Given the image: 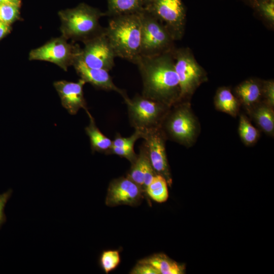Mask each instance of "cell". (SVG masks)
Here are the masks:
<instances>
[{
    "instance_id": "1",
    "label": "cell",
    "mask_w": 274,
    "mask_h": 274,
    "mask_svg": "<svg viewBox=\"0 0 274 274\" xmlns=\"http://www.w3.org/2000/svg\"><path fill=\"white\" fill-rule=\"evenodd\" d=\"M173 51L154 56H141L135 63L143 82L142 95L169 108L179 102L180 93Z\"/></svg>"
},
{
    "instance_id": "2",
    "label": "cell",
    "mask_w": 274,
    "mask_h": 274,
    "mask_svg": "<svg viewBox=\"0 0 274 274\" xmlns=\"http://www.w3.org/2000/svg\"><path fill=\"white\" fill-rule=\"evenodd\" d=\"M105 28L116 56L135 64L141 56V12L111 17Z\"/></svg>"
},
{
    "instance_id": "3",
    "label": "cell",
    "mask_w": 274,
    "mask_h": 274,
    "mask_svg": "<svg viewBox=\"0 0 274 274\" xmlns=\"http://www.w3.org/2000/svg\"><path fill=\"white\" fill-rule=\"evenodd\" d=\"M58 15L61 36L66 40L83 43L105 31L99 20L106 13L87 4H80L74 8L61 11Z\"/></svg>"
},
{
    "instance_id": "4",
    "label": "cell",
    "mask_w": 274,
    "mask_h": 274,
    "mask_svg": "<svg viewBox=\"0 0 274 274\" xmlns=\"http://www.w3.org/2000/svg\"><path fill=\"white\" fill-rule=\"evenodd\" d=\"M127 106L129 122L134 130L143 136L161 127L162 123L170 108L136 94L132 98L124 101Z\"/></svg>"
},
{
    "instance_id": "5",
    "label": "cell",
    "mask_w": 274,
    "mask_h": 274,
    "mask_svg": "<svg viewBox=\"0 0 274 274\" xmlns=\"http://www.w3.org/2000/svg\"><path fill=\"white\" fill-rule=\"evenodd\" d=\"M173 56L180 89L179 102L183 101L207 80V73L188 47L175 48Z\"/></svg>"
},
{
    "instance_id": "6",
    "label": "cell",
    "mask_w": 274,
    "mask_h": 274,
    "mask_svg": "<svg viewBox=\"0 0 274 274\" xmlns=\"http://www.w3.org/2000/svg\"><path fill=\"white\" fill-rule=\"evenodd\" d=\"M141 56H154L173 51L175 41L165 25L145 8L141 11Z\"/></svg>"
},
{
    "instance_id": "7",
    "label": "cell",
    "mask_w": 274,
    "mask_h": 274,
    "mask_svg": "<svg viewBox=\"0 0 274 274\" xmlns=\"http://www.w3.org/2000/svg\"><path fill=\"white\" fill-rule=\"evenodd\" d=\"M173 107L174 108L172 110L169 109L160 128L166 138L169 137L188 145L193 141L196 133L195 119L186 103L178 102Z\"/></svg>"
},
{
    "instance_id": "8",
    "label": "cell",
    "mask_w": 274,
    "mask_h": 274,
    "mask_svg": "<svg viewBox=\"0 0 274 274\" xmlns=\"http://www.w3.org/2000/svg\"><path fill=\"white\" fill-rule=\"evenodd\" d=\"M61 36L52 39L43 46L31 50L29 53L30 60H41L52 62L67 71L79 57L81 48L78 45L70 43Z\"/></svg>"
},
{
    "instance_id": "9",
    "label": "cell",
    "mask_w": 274,
    "mask_h": 274,
    "mask_svg": "<svg viewBox=\"0 0 274 274\" xmlns=\"http://www.w3.org/2000/svg\"><path fill=\"white\" fill-rule=\"evenodd\" d=\"M145 9L165 25L175 41L182 39L186 11L182 0H153Z\"/></svg>"
},
{
    "instance_id": "10",
    "label": "cell",
    "mask_w": 274,
    "mask_h": 274,
    "mask_svg": "<svg viewBox=\"0 0 274 274\" xmlns=\"http://www.w3.org/2000/svg\"><path fill=\"white\" fill-rule=\"evenodd\" d=\"M83 43L79 59L89 67L109 72L113 68L116 56L105 31Z\"/></svg>"
},
{
    "instance_id": "11",
    "label": "cell",
    "mask_w": 274,
    "mask_h": 274,
    "mask_svg": "<svg viewBox=\"0 0 274 274\" xmlns=\"http://www.w3.org/2000/svg\"><path fill=\"white\" fill-rule=\"evenodd\" d=\"M145 194L141 188L129 178L121 177L110 183L106 198V204L110 207L120 205L132 207L141 204Z\"/></svg>"
},
{
    "instance_id": "12",
    "label": "cell",
    "mask_w": 274,
    "mask_h": 274,
    "mask_svg": "<svg viewBox=\"0 0 274 274\" xmlns=\"http://www.w3.org/2000/svg\"><path fill=\"white\" fill-rule=\"evenodd\" d=\"M143 139L155 172L162 176L167 184L171 186L172 178L165 149L166 138L161 128L145 134Z\"/></svg>"
},
{
    "instance_id": "13",
    "label": "cell",
    "mask_w": 274,
    "mask_h": 274,
    "mask_svg": "<svg viewBox=\"0 0 274 274\" xmlns=\"http://www.w3.org/2000/svg\"><path fill=\"white\" fill-rule=\"evenodd\" d=\"M85 83L81 79L77 82L61 80L53 83L62 106L71 115L76 114L80 109L88 111L83 92Z\"/></svg>"
},
{
    "instance_id": "14",
    "label": "cell",
    "mask_w": 274,
    "mask_h": 274,
    "mask_svg": "<svg viewBox=\"0 0 274 274\" xmlns=\"http://www.w3.org/2000/svg\"><path fill=\"white\" fill-rule=\"evenodd\" d=\"M73 66L80 79L84 80L86 83H89L97 89L115 91L122 96L124 101L129 98L124 90L114 84L109 71L89 67L79 58Z\"/></svg>"
},
{
    "instance_id": "15",
    "label": "cell",
    "mask_w": 274,
    "mask_h": 274,
    "mask_svg": "<svg viewBox=\"0 0 274 274\" xmlns=\"http://www.w3.org/2000/svg\"><path fill=\"white\" fill-rule=\"evenodd\" d=\"M86 112L90 121L89 125L85 128V130L89 138L92 153L98 152L109 155L112 146V140L100 131L89 112L87 111Z\"/></svg>"
},
{
    "instance_id": "16",
    "label": "cell",
    "mask_w": 274,
    "mask_h": 274,
    "mask_svg": "<svg viewBox=\"0 0 274 274\" xmlns=\"http://www.w3.org/2000/svg\"><path fill=\"white\" fill-rule=\"evenodd\" d=\"M154 267L159 274H183L185 272L184 264H180L162 253H157L139 261Z\"/></svg>"
},
{
    "instance_id": "17",
    "label": "cell",
    "mask_w": 274,
    "mask_h": 274,
    "mask_svg": "<svg viewBox=\"0 0 274 274\" xmlns=\"http://www.w3.org/2000/svg\"><path fill=\"white\" fill-rule=\"evenodd\" d=\"M240 101L247 107L257 102L262 96V83L255 79L245 80L235 88Z\"/></svg>"
},
{
    "instance_id": "18",
    "label": "cell",
    "mask_w": 274,
    "mask_h": 274,
    "mask_svg": "<svg viewBox=\"0 0 274 274\" xmlns=\"http://www.w3.org/2000/svg\"><path fill=\"white\" fill-rule=\"evenodd\" d=\"M107 2L105 13L110 17L140 12L146 5V0H107Z\"/></svg>"
},
{
    "instance_id": "19",
    "label": "cell",
    "mask_w": 274,
    "mask_h": 274,
    "mask_svg": "<svg viewBox=\"0 0 274 274\" xmlns=\"http://www.w3.org/2000/svg\"><path fill=\"white\" fill-rule=\"evenodd\" d=\"M215 105L219 110L233 116L238 110V102L230 89L227 87L219 88L215 96Z\"/></svg>"
},
{
    "instance_id": "20",
    "label": "cell",
    "mask_w": 274,
    "mask_h": 274,
    "mask_svg": "<svg viewBox=\"0 0 274 274\" xmlns=\"http://www.w3.org/2000/svg\"><path fill=\"white\" fill-rule=\"evenodd\" d=\"M253 117L260 127L266 133L274 131V112L272 107L266 103L258 106L253 112Z\"/></svg>"
},
{
    "instance_id": "21",
    "label": "cell",
    "mask_w": 274,
    "mask_h": 274,
    "mask_svg": "<svg viewBox=\"0 0 274 274\" xmlns=\"http://www.w3.org/2000/svg\"><path fill=\"white\" fill-rule=\"evenodd\" d=\"M167 185L162 176L156 174L147 187L146 195L157 202H164L168 197Z\"/></svg>"
},
{
    "instance_id": "22",
    "label": "cell",
    "mask_w": 274,
    "mask_h": 274,
    "mask_svg": "<svg viewBox=\"0 0 274 274\" xmlns=\"http://www.w3.org/2000/svg\"><path fill=\"white\" fill-rule=\"evenodd\" d=\"M145 149L143 143L140 146L139 154L135 161L131 164V167L126 177L139 186L145 195L144 185V167Z\"/></svg>"
},
{
    "instance_id": "23",
    "label": "cell",
    "mask_w": 274,
    "mask_h": 274,
    "mask_svg": "<svg viewBox=\"0 0 274 274\" xmlns=\"http://www.w3.org/2000/svg\"><path fill=\"white\" fill-rule=\"evenodd\" d=\"M253 10L265 21L274 24V0H248Z\"/></svg>"
},
{
    "instance_id": "24",
    "label": "cell",
    "mask_w": 274,
    "mask_h": 274,
    "mask_svg": "<svg viewBox=\"0 0 274 274\" xmlns=\"http://www.w3.org/2000/svg\"><path fill=\"white\" fill-rule=\"evenodd\" d=\"M238 133L242 140L247 145L255 144L259 138L258 131L244 115L240 117Z\"/></svg>"
},
{
    "instance_id": "25",
    "label": "cell",
    "mask_w": 274,
    "mask_h": 274,
    "mask_svg": "<svg viewBox=\"0 0 274 274\" xmlns=\"http://www.w3.org/2000/svg\"><path fill=\"white\" fill-rule=\"evenodd\" d=\"M121 261L119 251L118 250H106L100 254L99 262L100 267L106 273L116 268Z\"/></svg>"
},
{
    "instance_id": "26",
    "label": "cell",
    "mask_w": 274,
    "mask_h": 274,
    "mask_svg": "<svg viewBox=\"0 0 274 274\" xmlns=\"http://www.w3.org/2000/svg\"><path fill=\"white\" fill-rule=\"evenodd\" d=\"M20 7L0 4V21L10 25L18 20L20 16Z\"/></svg>"
},
{
    "instance_id": "27",
    "label": "cell",
    "mask_w": 274,
    "mask_h": 274,
    "mask_svg": "<svg viewBox=\"0 0 274 274\" xmlns=\"http://www.w3.org/2000/svg\"><path fill=\"white\" fill-rule=\"evenodd\" d=\"M109 154H115L127 159L130 163L134 162L138 157L134 150V145H129L122 147H112Z\"/></svg>"
},
{
    "instance_id": "28",
    "label": "cell",
    "mask_w": 274,
    "mask_h": 274,
    "mask_svg": "<svg viewBox=\"0 0 274 274\" xmlns=\"http://www.w3.org/2000/svg\"><path fill=\"white\" fill-rule=\"evenodd\" d=\"M140 138H142V134L137 130H134V132L129 137H123L119 133H116L112 140V147H122L134 145L135 142Z\"/></svg>"
},
{
    "instance_id": "29",
    "label": "cell",
    "mask_w": 274,
    "mask_h": 274,
    "mask_svg": "<svg viewBox=\"0 0 274 274\" xmlns=\"http://www.w3.org/2000/svg\"><path fill=\"white\" fill-rule=\"evenodd\" d=\"M262 95L265 103L273 107L274 106V82L273 80L266 81L262 83Z\"/></svg>"
},
{
    "instance_id": "30",
    "label": "cell",
    "mask_w": 274,
    "mask_h": 274,
    "mask_svg": "<svg viewBox=\"0 0 274 274\" xmlns=\"http://www.w3.org/2000/svg\"><path fill=\"white\" fill-rule=\"evenodd\" d=\"M129 273L131 274H159V272L149 264L138 261Z\"/></svg>"
},
{
    "instance_id": "31",
    "label": "cell",
    "mask_w": 274,
    "mask_h": 274,
    "mask_svg": "<svg viewBox=\"0 0 274 274\" xmlns=\"http://www.w3.org/2000/svg\"><path fill=\"white\" fill-rule=\"evenodd\" d=\"M12 191L9 190L7 192L0 194V227L6 221V217L4 214V208L10 198Z\"/></svg>"
},
{
    "instance_id": "32",
    "label": "cell",
    "mask_w": 274,
    "mask_h": 274,
    "mask_svg": "<svg viewBox=\"0 0 274 274\" xmlns=\"http://www.w3.org/2000/svg\"><path fill=\"white\" fill-rule=\"evenodd\" d=\"M10 25L0 21V40L3 38L10 31Z\"/></svg>"
},
{
    "instance_id": "33",
    "label": "cell",
    "mask_w": 274,
    "mask_h": 274,
    "mask_svg": "<svg viewBox=\"0 0 274 274\" xmlns=\"http://www.w3.org/2000/svg\"><path fill=\"white\" fill-rule=\"evenodd\" d=\"M0 4H10L20 7L21 0H0Z\"/></svg>"
},
{
    "instance_id": "34",
    "label": "cell",
    "mask_w": 274,
    "mask_h": 274,
    "mask_svg": "<svg viewBox=\"0 0 274 274\" xmlns=\"http://www.w3.org/2000/svg\"><path fill=\"white\" fill-rule=\"evenodd\" d=\"M152 1H153V0H146V5L148 4L149 3H150V2H151Z\"/></svg>"
}]
</instances>
